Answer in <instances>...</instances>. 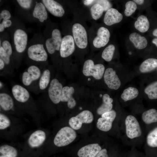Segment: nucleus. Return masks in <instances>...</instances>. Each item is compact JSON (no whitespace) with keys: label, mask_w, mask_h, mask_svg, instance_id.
<instances>
[{"label":"nucleus","mask_w":157,"mask_h":157,"mask_svg":"<svg viewBox=\"0 0 157 157\" xmlns=\"http://www.w3.org/2000/svg\"><path fill=\"white\" fill-rule=\"evenodd\" d=\"M77 136L75 131L72 128L65 126L61 128L56 134L53 140L58 147L67 146L72 142Z\"/></svg>","instance_id":"7ed1b4c3"},{"label":"nucleus","mask_w":157,"mask_h":157,"mask_svg":"<svg viewBox=\"0 0 157 157\" xmlns=\"http://www.w3.org/2000/svg\"><path fill=\"white\" fill-rule=\"evenodd\" d=\"M147 145L151 147H157V127L151 131L146 138Z\"/></svg>","instance_id":"72a5a7b5"},{"label":"nucleus","mask_w":157,"mask_h":157,"mask_svg":"<svg viewBox=\"0 0 157 157\" xmlns=\"http://www.w3.org/2000/svg\"><path fill=\"white\" fill-rule=\"evenodd\" d=\"M125 7L124 14L126 17L131 16L135 12L137 7L136 4L133 1H127L125 4Z\"/></svg>","instance_id":"f704fd0d"},{"label":"nucleus","mask_w":157,"mask_h":157,"mask_svg":"<svg viewBox=\"0 0 157 157\" xmlns=\"http://www.w3.org/2000/svg\"><path fill=\"white\" fill-rule=\"evenodd\" d=\"M95 3L99 4L104 8V11L106 12L109 9L112 8L111 3L108 1L106 0H95Z\"/></svg>","instance_id":"4c0bfd02"},{"label":"nucleus","mask_w":157,"mask_h":157,"mask_svg":"<svg viewBox=\"0 0 157 157\" xmlns=\"http://www.w3.org/2000/svg\"><path fill=\"white\" fill-rule=\"evenodd\" d=\"M10 56L8 55L2 46L0 47V57L6 65H8L10 62Z\"/></svg>","instance_id":"e433bc0d"},{"label":"nucleus","mask_w":157,"mask_h":157,"mask_svg":"<svg viewBox=\"0 0 157 157\" xmlns=\"http://www.w3.org/2000/svg\"><path fill=\"white\" fill-rule=\"evenodd\" d=\"M95 0H85L83 1V4L85 6H90L93 3H94Z\"/></svg>","instance_id":"c03bdc74"},{"label":"nucleus","mask_w":157,"mask_h":157,"mask_svg":"<svg viewBox=\"0 0 157 157\" xmlns=\"http://www.w3.org/2000/svg\"><path fill=\"white\" fill-rule=\"evenodd\" d=\"M5 63L0 58V70H3L5 67Z\"/></svg>","instance_id":"a18cd8bd"},{"label":"nucleus","mask_w":157,"mask_h":157,"mask_svg":"<svg viewBox=\"0 0 157 157\" xmlns=\"http://www.w3.org/2000/svg\"><path fill=\"white\" fill-rule=\"evenodd\" d=\"M11 17V15L9 11L7 10H2L0 14V19L1 20H7L9 19Z\"/></svg>","instance_id":"a19ab883"},{"label":"nucleus","mask_w":157,"mask_h":157,"mask_svg":"<svg viewBox=\"0 0 157 157\" xmlns=\"http://www.w3.org/2000/svg\"><path fill=\"white\" fill-rule=\"evenodd\" d=\"M63 87L62 84L57 78H54L50 82L48 94L50 100L54 104H57L61 101Z\"/></svg>","instance_id":"9b49d317"},{"label":"nucleus","mask_w":157,"mask_h":157,"mask_svg":"<svg viewBox=\"0 0 157 157\" xmlns=\"http://www.w3.org/2000/svg\"><path fill=\"white\" fill-rule=\"evenodd\" d=\"M46 138L45 132L39 130L32 133L28 139V143L30 147H37L40 146L44 141Z\"/></svg>","instance_id":"5701e85b"},{"label":"nucleus","mask_w":157,"mask_h":157,"mask_svg":"<svg viewBox=\"0 0 157 157\" xmlns=\"http://www.w3.org/2000/svg\"><path fill=\"white\" fill-rule=\"evenodd\" d=\"M41 74L38 67L34 65H31L28 67L27 71L24 72L22 74V83L25 86H29L33 82L40 79Z\"/></svg>","instance_id":"4468645a"},{"label":"nucleus","mask_w":157,"mask_h":157,"mask_svg":"<svg viewBox=\"0 0 157 157\" xmlns=\"http://www.w3.org/2000/svg\"><path fill=\"white\" fill-rule=\"evenodd\" d=\"M101 149L98 143L89 144L80 149L77 155L79 157H95Z\"/></svg>","instance_id":"6ab92c4d"},{"label":"nucleus","mask_w":157,"mask_h":157,"mask_svg":"<svg viewBox=\"0 0 157 157\" xmlns=\"http://www.w3.org/2000/svg\"><path fill=\"white\" fill-rule=\"evenodd\" d=\"M153 35L157 38V28L154 29L152 32Z\"/></svg>","instance_id":"de8ad7c7"},{"label":"nucleus","mask_w":157,"mask_h":157,"mask_svg":"<svg viewBox=\"0 0 157 157\" xmlns=\"http://www.w3.org/2000/svg\"><path fill=\"white\" fill-rule=\"evenodd\" d=\"M156 69V70H157V68Z\"/></svg>","instance_id":"864d4df0"},{"label":"nucleus","mask_w":157,"mask_h":157,"mask_svg":"<svg viewBox=\"0 0 157 157\" xmlns=\"http://www.w3.org/2000/svg\"><path fill=\"white\" fill-rule=\"evenodd\" d=\"M27 54L30 59L36 61H46L48 58L47 53L42 44H37L30 46L27 50Z\"/></svg>","instance_id":"1a4fd4ad"},{"label":"nucleus","mask_w":157,"mask_h":157,"mask_svg":"<svg viewBox=\"0 0 157 157\" xmlns=\"http://www.w3.org/2000/svg\"><path fill=\"white\" fill-rule=\"evenodd\" d=\"M93 119L92 113L90 110H85L71 117L69 120V124L72 129L77 130L81 128L83 123H90Z\"/></svg>","instance_id":"423d86ee"},{"label":"nucleus","mask_w":157,"mask_h":157,"mask_svg":"<svg viewBox=\"0 0 157 157\" xmlns=\"http://www.w3.org/2000/svg\"><path fill=\"white\" fill-rule=\"evenodd\" d=\"M51 73L48 69L44 71L40 78L39 85L41 90L45 89L48 86L50 82Z\"/></svg>","instance_id":"c756f323"},{"label":"nucleus","mask_w":157,"mask_h":157,"mask_svg":"<svg viewBox=\"0 0 157 157\" xmlns=\"http://www.w3.org/2000/svg\"><path fill=\"white\" fill-rule=\"evenodd\" d=\"M0 157H6L4 156H0Z\"/></svg>","instance_id":"603ef678"},{"label":"nucleus","mask_w":157,"mask_h":157,"mask_svg":"<svg viewBox=\"0 0 157 157\" xmlns=\"http://www.w3.org/2000/svg\"><path fill=\"white\" fill-rule=\"evenodd\" d=\"M142 96L141 88L134 85H129L123 89L120 93L119 99L123 102L131 101Z\"/></svg>","instance_id":"f8f14e48"},{"label":"nucleus","mask_w":157,"mask_h":157,"mask_svg":"<svg viewBox=\"0 0 157 157\" xmlns=\"http://www.w3.org/2000/svg\"><path fill=\"white\" fill-rule=\"evenodd\" d=\"M42 1L48 11L54 16L61 17L65 14L64 8L57 1L53 0H42Z\"/></svg>","instance_id":"dca6fc26"},{"label":"nucleus","mask_w":157,"mask_h":157,"mask_svg":"<svg viewBox=\"0 0 157 157\" xmlns=\"http://www.w3.org/2000/svg\"><path fill=\"white\" fill-rule=\"evenodd\" d=\"M0 152L6 157H16L17 154V151L14 147L6 144L0 147Z\"/></svg>","instance_id":"473e14b6"},{"label":"nucleus","mask_w":157,"mask_h":157,"mask_svg":"<svg viewBox=\"0 0 157 157\" xmlns=\"http://www.w3.org/2000/svg\"><path fill=\"white\" fill-rule=\"evenodd\" d=\"M126 71H118L112 67L106 69L103 76L104 83L110 90L117 91L120 90L129 77Z\"/></svg>","instance_id":"f257e3e1"},{"label":"nucleus","mask_w":157,"mask_h":157,"mask_svg":"<svg viewBox=\"0 0 157 157\" xmlns=\"http://www.w3.org/2000/svg\"><path fill=\"white\" fill-rule=\"evenodd\" d=\"M33 15L34 17L38 19L39 21L42 22L47 19V12L44 5L43 3L36 2Z\"/></svg>","instance_id":"a878e982"},{"label":"nucleus","mask_w":157,"mask_h":157,"mask_svg":"<svg viewBox=\"0 0 157 157\" xmlns=\"http://www.w3.org/2000/svg\"><path fill=\"white\" fill-rule=\"evenodd\" d=\"M10 124V121L9 118L5 114H0V129H4L8 127Z\"/></svg>","instance_id":"c9c22d12"},{"label":"nucleus","mask_w":157,"mask_h":157,"mask_svg":"<svg viewBox=\"0 0 157 157\" xmlns=\"http://www.w3.org/2000/svg\"><path fill=\"white\" fill-rule=\"evenodd\" d=\"M12 92L14 98L21 103L26 102L30 98V94L28 90L20 85H14L12 88Z\"/></svg>","instance_id":"412c9836"},{"label":"nucleus","mask_w":157,"mask_h":157,"mask_svg":"<svg viewBox=\"0 0 157 157\" xmlns=\"http://www.w3.org/2000/svg\"><path fill=\"white\" fill-rule=\"evenodd\" d=\"M0 88H1L2 87V85H2V83L1 82H0Z\"/></svg>","instance_id":"3c124183"},{"label":"nucleus","mask_w":157,"mask_h":157,"mask_svg":"<svg viewBox=\"0 0 157 157\" xmlns=\"http://www.w3.org/2000/svg\"><path fill=\"white\" fill-rule=\"evenodd\" d=\"M74 91L72 86H65L62 89L61 101L67 102V106L70 109L73 108L76 105V101L73 96Z\"/></svg>","instance_id":"aec40b11"},{"label":"nucleus","mask_w":157,"mask_h":157,"mask_svg":"<svg viewBox=\"0 0 157 157\" xmlns=\"http://www.w3.org/2000/svg\"><path fill=\"white\" fill-rule=\"evenodd\" d=\"M115 51V47L113 44H110L107 46L103 51L101 57L106 61H111L113 57Z\"/></svg>","instance_id":"2f4dec72"},{"label":"nucleus","mask_w":157,"mask_h":157,"mask_svg":"<svg viewBox=\"0 0 157 157\" xmlns=\"http://www.w3.org/2000/svg\"><path fill=\"white\" fill-rule=\"evenodd\" d=\"M157 59L149 58L144 60L139 65L138 68V73L144 75L149 73L156 69Z\"/></svg>","instance_id":"4be33fe9"},{"label":"nucleus","mask_w":157,"mask_h":157,"mask_svg":"<svg viewBox=\"0 0 157 157\" xmlns=\"http://www.w3.org/2000/svg\"><path fill=\"white\" fill-rule=\"evenodd\" d=\"M117 115L116 111L114 110L105 113L101 115L97 123V128L101 131L107 132L111 129L113 122Z\"/></svg>","instance_id":"6e6552de"},{"label":"nucleus","mask_w":157,"mask_h":157,"mask_svg":"<svg viewBox=\"0 0 157 157\" xmlns=\"http://www.w3.org/2000/svg\"><path fill=\"white\" fill-rule=\"evenodd\" d=\"M125 124L126 134L129 138L133 139L141 135V128L134 116L131 115H127L125 119Z\"/></svg>","instance_id":"39448f33"},{"label":"nucleus","mask_w":157,"mask_h":157,"mask_svg":"<svg viewBox=\"0 0 157 157\" xmlns=\"http://www.w3.org/2000/svg\"><path fill=\"white\" fill-rule=\"evenodd\" d=\"M5 28L4 27L3 25L1 23L0 24V32H2L4 30Z\"/></svg>","instance_id":"8fccbe9b"},{"label":"nucleus","mask_w":157,"mask_h":157,"mask_svg":"<svg viewBox=\"0 0 157 157\" xmlns=\"http://www.w3.org/2000/svg\"><path fill=\"white\" fill-rule=\"evenodd\" d=\"M129 39L135 47L139 50L145 49L147 46L148 42L146 38L136 32L131 33Z\"/></svg>","instance_id":"393cba45"},{"label":"nucleus","mask_w":157,"mask_h":157,"mask_svg":"<svg viewBox=\"0 0 157 157\" xmlns=\"http://www.w3.org/2000/svg\"><path fill=\"white\" fill-rule=\"evenodd\" d=\"M32 1L31 0H17V2L22 8L25 9L29 8L31 6Z\"/></svg>","instance_id":"ea45409f"},{"label":"nucleus","mask_w":157,"mask_h":157,"mask_svg":"<svg viewBox=\"0 0 157 157\" xmlns=\"http://www.w3.org/2000/svg\"><path fill=\"white\" fill-rule=\"evenodd\" d=\"M141 86L142 95L150 100L157 99V80L148 84L142 82Z\"/></svg>","instance_id":"a211bd4d"},{"label":"nucleus","mask_w":157,"mask_h":157,"mask_svg":"<svg viewBox=\"0 0 157 157\" xmlns=\"http://www.w3.org/2000/svg\"><path fill=\"white\" fill-rule=\"evenodd\" d=\"M106 69L101 63L94 64V61L90 59L86 60L83 68V74L86 76H92L97 80L103 78Z\"/></svg>","instance_id":"20e7f679"},{"label":"nucleus","mask_w":157,"mask_h":157,"mask_svg":"<svg viewBox=\"0 0 157 157\" xmlns=\"http://www.w3.org/2000/svg\"><path fill=\"white\" fill-rule=\"evenodd\" d=\"M2 47L6 52L11 56L12 53V49L9 42L7 40L4 41L2 43Z\"/></svg>","instance_id":"58836bf2"},{"label":"nucleus","mask_w":157,"mask_h":157,"mask_svg":"<svg viewBox=\"0 0 157 157\" xmlns=\"http://www.w3.org/2000/svg\"><path fill=\"white\" fill-rule=\"evenodd\" d=\"M134 27L140 32L147 31L149 28L150 24L147 17L143 15L139 16L135 22Z\"/></svg>","instance_id":"cd10ccee"},{"label":"nucleus","mask_w":157,"mask_h":157,"mask_svg":"<svg viewBox=\"0 0 157 157\" xmlns=\"http://www.w3.org/2000/svg\"><path fill=\"white\" fill-rule=\"evenodd\" d=\"M62 39L60 30L57 28L54 29L51 37L48 38L45 42L46 49L49 54H52L56 51H60Z\"/></svg>","instance_id":"0eeeda50"},{"label":"nucleus","mask_w":157,"mask_h":157,"mask_svg":"<svg viewBox=\"0 0 157 157\" xmlns=\"http://www.w3.org/2000/svg\"><path fill=\"white\" fill-rule=\"evenodd\" d=\"M102 102L97 108V112L98 114L101 115L103 114L112 110L113 99L110 95L107 93L103 94L102 96Z\"/></svg>","instance_id":"b1692460"},{"label":"nucleus","mask_w":157,"mask_h":157,"mask_svg":"<svg viewBox=\"0 0 157 157\" xmlns=\"http://www.w3.org/2000/svg\"><path fill=\"white\" fill-rule=\"evenodd\" d=\"M123 18L122 14L116 9L111 8L106 12L104 22L106 25L110 26L120 22Z\"/></svg>","instance_id":"f3484780"},{"label":"nucleus","mask_w":157,"mask_h":157,"mask_svg":"<svg viewBox=\"0 0 157 157\" xmlns=\"http://www.w3.org/2000/svg\"><path fill=\"white\" fill-rule=\"evenodd\" d=\"M95 157H109L106 149L105 148L101 149Z\"/></svg>","instance_id":"79ce46f5"},{"label":"nucleus","mask_w":157,"mask_h":157,"mask_svg":"<svg viewBox=\"0 0 157 157\" xmlns=\"http://www.w3.org/2000/svg\"><path fill=\"white\" fill-rule=\"evenodd\" d=\"M76 45L72 35H67L62 38L59 51L60 56L67 57L72 55L75 51Z\"/></svg>","instance_id":"9d476101"},{"label":"nucleus","mask_w":157,"mask_h":157,"mask_svg":"<svg viewBox=\"0 0 157 157\" xmlns=\"http://www.w3.org/2000/svg\"><path fill=\"white\" fill-rule=\"evenodd\" d=\"M110 34L107 28L101 26L98 29L96 35L92 41L93 46L97 48H100L105 46L110 40Z\"/></svg>","instance_id":"ddd939ff"},{"label":"nucleus","mask_w":157,"mask_h":157,"mask_svg":"<svg viewBox=\"0 0 157 157\" xmlns=\"http://www.w3.org/2000/svg\"><path fill=\"white\" fill-rule=\"evenodd\" d=\"M0 106L4 110L8 111L11 109L14 106V102L11 97L7 93L1 92Z\"/></svg>","instance_id":"bb28decb"},{"label":"nucleus","mask_w":157,"mask_h":157,"mask_svg":"<svg viewBox=\"0 0 157 157\" xmlns=\"http://www.w3.org/2000/svg\"><path fill=\"white\" fill-rule=\"evenodd\" d=\"M104 11L103 7L99 4L97 3L93 4L90 8L91 16L94 20H97L101 18Z\"/></svg>","instance_id":"7c9ffc66"},{"label":"nucleus","mask_w":157,"mask_h":157,"mask_svg":"<svg viewBox=\"0 0 157 157\" xmlns=\"http://www.w3.org/2000/svg\"><path fill=\"white\" fill-rule=\"evenodd\" d=\"M1 24L3 25L4 27L6 28L10 27L12 24V22L10 20H3Z\"/></svg>","instance_id":"37998d69"},{"label":"nucleus","mask_w":157,"mask_h":157,"mask_svg":"<svg viewBox=\"0 0 157 157\" xmlns=\"http://www.w3.org/2000/svg\"><path fill=\"white\" fill-rule=\"evenodd\" d=\"M133 1L136 3H137L140 5L142 4L144 2V0H134Z\"/></svg>","instance_id":"49530a36"},{"label":"nucleus","mask_w":157,"mask_h":157,"mask_svg":"<svg viewBox=\"0 0 157 157\" xmlns=\"http://www.w3.org/2000/svg\"><path fill=\"white\" fill-rule=\"evenodd\" d=\"M28 36L24 30L17 29L15 32L14 42L17 51L19 53L23 52L25 49L27 43Z\"/></svg>","instance_id":"2eb2a0df"},{"label":"nucleus","mask_w":157,"mask_h":157,"mask_svg":"<svg viewBox=\"0 0 157 157\" xmlns=\"http://www.w3.org/2000/svg\"><path fill=\"white\" fill-rule=\"evenodd\" d=\"M152 42L157 47V38H155L153 39L152 40Z\"/></svg>","instance_id":"09e8293b"},{"label":"nucleus","mask_w":157,"mask_h":157,"mask_svg":"<svg viewBox=\"0 0 157 157\" xmlns=\"http://www.w3.org/2000/svg\"><path fill=\"white\" fill-rule=\"evenodd\" d=\"M141 118L143 122L147 124L157 122V110L151 108L143 112Z\"/></svg>","instance_id":"c85d7f7f"},{"label":"nucleus","mask_w":157,"mask_h":157,"mask_svg":"<svg viewBox=\"0 0 157 157\" xmlns=\"http://www.w3.org/2000/svg\"><path fill=\"white\" fill-rule=\"evenodd\" d=\"M72 32L76 46L80 49H86L88 41V33L84 26L79 22L74 23L72 26Z\"/></svg>","instance_id":"f03ea898"}]
</instances>
